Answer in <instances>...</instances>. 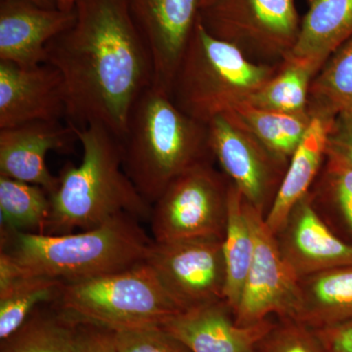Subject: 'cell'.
<instances>
[{"label": "cell", "instance_id": "1", "mask_svg": "<svg viewBox=\"0 0 352 352\" xmlns=\"http://www.w3.org/2000/svg\"><path fill=\"white\" fill-rule=\"evenodd\" d=\"M74 24L51 41L45 63L63 78L68 124H100L120 140L154 85L151 55L129 0H76Z\"/></svg>", "mask_w": 352, "mask_h": 352}, {"label": "cell", "instance_id": "2", "mask_svg": "<svg viewBox=\"0 0 352 352\" xmlns=\"http://www.w3.org/2000/svg\"><path fill=\"white\" fill-rule=\"evenodd\" d=\"M73 127L82 147V159L78 164H65L58 176L43 234L87 230L120 214L149 222L152 205L124 171L120 139L100 124Z\"/></svg>", "mask_w": 352, "mask_h": 352}, {"label": "cell", "instance_id": "3", "mask_svg": "<svg viewBox=\"0 0 352 352\" xmlns=\"http://www.w3.org/2000/svg\"><path fill=\"white\" fill-rule=\"evenodd\" d=\"M153 238L131 214L116 215L80 233L46 235L1 229V250L27 275L65 283L126 270L145 261Z\"/></svg>", "mask_w": 352, "mask_h": 352}, {"label": "cell", "instance_id": "4", "mask_svg": "<svg viewBox=\"0 0 352 352\" xmlns=\"http://www.w3.org/2000/svg\"><path fill=\"white\" fill-rule=\"evenodd\" d=\"M120 142L124 171L150 205L176 177L212 156L207 124L153 85L133 106Z\"/></svg>", "mask_w": 352, "mask_h": 352}, {"label": "cell", "instance_id": "5", "mask_svg": "<svg viewBox=\"0 0 352 352\" xmlns=\"http://www.w3.org/2000/svg\"><path fill=\"white\" fill-rule=\"evenodd\" d=\"M280 66L252 61L237 46L210 34L198 18L170 95L180 110L208 124L247 103Z\"/></svg>", "mask_w": 352, "mask_h": 352}, {"label": "cell", "instance_id": "6", "mask_svg": "<svg viewBox=\"0 0 352 352\" xmlns=\"http://www.w3.org/2000/svg\"><path fill=\"white\" fill-rule=\"evenodd\" d=\"M55 303L76 320L113 331L163 326L183 311L145 261L110 274L65 283Z\"/></svg>", "mask_w": 352, "mask_h": 352}, {"label": "cell", "instance_id": "7", "mask_svg": "<svg viewBox=\"0 0 352 352\" xmlns=\"http://www.w3.org/2000/svg\"><path fill=\"white\" fill-rule=\"evenodd\" d=\"M199 19L215 38L259 64L283 62L302 24L296 0H212L201 7Z\"/></svg>", "mask_w": 352, "mask_h": 352}, {"label": "cell", "instance_id": "8", "mask_svg": "<svg viewBox=\"0 0 352 352\" xmlns=\"http://www.w3.org/2000/svg\"><path fill=\"white\" fill-rule=\"evenodd\" d=\"M229 185L208 160L184 171L152 205L153 240L223 238Z\"/></svg>", "mask_w": 352, "mask_h": 352}, {"label": "cell", "instance_id": "9", "mask_svg": "<svg viewBox=\"0 0 352 352\" xmlns=\"http://www.w3.org/2000/svg\"><path fill=\"white\" fill-rule=\"evenodd\" d=\"M145 261L183 311L226 300L223 238L153 240Z\"/></svg>", "mask_w": 352, "mask_h": 352}, {"label": "cell", "instance_id": "10", "mask_svg": "<svg viewBox=\"0 0 352 352\" xmlns=\"http://www.w3.org/2000/svg\"><path fill=\"white\" fill-rule=\"evenodd\" d=\"M245 208L254 235V252L239 305L233 314L236 324L254 325L272 314L295 320L300 303L298 278L282 256L263 212L245 200Z\"/></svg>", "mask_w": 352, "mask_h": 352}, {"label": "cell", "instance_id": "11", "mask_svg": "<svg viewBox=\"0 0 352 352\" xmlns=\"http://www.w3.org/2000/svg\"><path fill=\"white\" fill-rule=\"evenodd\" d=\"M207 126L212 156L245 200L264 214L272 205L289 164L273 156L228 113L214 118Z\"/></svg>", "mask_w": 352, "mask_h": 352}, {"label": "cell", "instance_id": "12", "mask_svg": "<svg viewBox=\"0 0 352 352\" xmlns=\"http://www.w3.org/2000/svg\"><path fill=\"white\" fill-rule=\"evenodd\" d=\"M201 0H129L134 21L151 55L154 85L171 83L199 18Z\"/></svg>", "mask_w": 352, "mask_h": 352}, {"label": "cell", "instance_id": "13", "mask_svg": "<svg viewBox=\"0 0 352 352\" xmlns=\"http://www.w3.org/2000/svg\"><path fill=\"white\" fill-rule=\"evenodd\" d=\"M66 115L64 80L55 67L0 61V129L61 122Z\"/></svg>", "mask_w": 352, "mask_h": 352}, {"label": "cell", "instance_id": "14", "mask_svg": "<svg viewBox=\"0 0 352 352\" xmlns=\"http://www.w3.org/2000/svg\"><path fill=\"white\" fill-rule=\"evenodd\" d=\"M278 247L298 278L352 265V245L339 239L317 214L308 193L275 234Z\"/></svg>", "mask_w": 352, "mask_h": 352}, {"label": "cell", "instance_id": "15", "mask_svg": "<svg viewBox=\"0 0 352 352\" xmlns=\"http://www.w3.org/2000/svg\"><path fill=\"white\" fill-rule=\"evenodd\" d=\"M74 141H78L75 129L61 122L0 129V175L38 185L50 196L59 179L48 168L46 156L51 151H68Z\"/></svg>", "mask_w": 352, "mask_h": 352}, {"label": "cell", "instance_id": "16", "mask_svg": "<svg viewBox=\"0 0 352 352\" xmlns=\"http://www.w3.org/2000/svg\"><path fill=\"white\" fill-rule=\"evenodd\" d=\"M75 20V10L43 8L27 0H1L0 61L25 67L45 63L48 44Z\"/></svg>", "mask_w": 352, "mask_h": 352}, {"label": "cell", "instance_id": "17", "mask_svg": "<svg viewBox=\"0 0 352 352\" xmlns=\"http://www.w3.org/2000/svg\"><path fill=\"white\" fill-rule=\"evenodd\" d=\"M192 352H256L274 325L236 324L226 300L180 312L163 326Z\"/></svg>", "mask_w": 352, "mask_h": 352}, {"label": "cell", "instance_id": "18", "mask_svg": "<svg viewBox=\"0 0 352 352\" xmlns=\"http://www.w3.org/2000/svg\"><path fill=\"white\" fill-rule=\"evenodd\" d=\"M333 120L324 116L312 117L305 138L289 160L276 196L264 217L266 226L274 235L296 204L309 193L310 186L326 160L328 132Z\"/></svg>", "mask_w": 352, "mask_h": 352}, {"label": "cell", "instance_id": "19", "mask_svg": "<svg viewBox=\"0 0 352 352\" xmlns=\"http://www.w3.org/2000/svg\"><path fill=\"white\" fill-rule=\"evenodd\" d=\"M307 1L298 41L285 60H305L322 68L328 58L352 38V0Z\"/></svg>", "mask_w": 352, "mask_h": 352}, {"label": "cell", "instance_id": "20", "mask_svg": "<svg viewBox=\"0 0 352 352\" xmlns=\"http://www.w3.org/2000/svg\"><path fill=\"white\" fill-rule=\"evenodd\" d=\"M296 321L320 329L352 318V265L298 278Z\"/></svg>", "mask_w": 352, "mask_h": 352}, {"label": "cell", "instance_id": "21", "mask_svg": "<svg viewBox=\"0 0 352 352\" xmlns=\"http://www.w3.org/2000/svg\"><path fill=\"white\" fill-rule=\"evenodd\" d=\"M254 252V235L245 212V198L230 182L223 252L226 267V302L233 314L239 305Z\"/></svg>", "mask_w": 352, "mask_h": 352}, {"label": "cell", "instance_id": "22", "mask_svg": "<svg viewBox=\"0 0 352 352\" xmlns=\"http://www.w3.org/2000/svg\"><path fill=\"white\" fill-rule=\"evenodd\" d=\"M278 160L289 164L311 124L310 113H286L241 104L227 113Z\"/></svg>", "mask_w": 352, "mask_h": 352}, {"label": "cell", "instance_id": "23", "mask_svg": "<svg viewBox=\"0 0 352 352\" xmlns=\"http://www.w3.org/2000/svg\"><path fill=\"white\" fill-rule=\"evenodd\" d=\"M76 325V319L56 303H45L15 333L0 340V352H74Z\"/></svg>", "mask_w": 352, "mask_h": 352}, {"label": "cell", "instance_id": "24", "mask_svg": "<svg viewBox=\"0 0 352 352\" xmlns=\"http://www.w3.org/2000/svg\"><path fill=\"white\" fill-rule=\"evenodd\" d=\"M320 69L318 65L305 60H284L276 75L245 104L273 112L307 113L310 85Z\"/></svg>", "mask_w": 352, "mask_h": 352}, {"label": "cell", "instance_id": "25", "mask_svg": "<svg viewBox=\"0 0 352 352\" xmlns=\"http://www.w3.org/2000/svg\"><path fill=\"white\" fill-rule=\"evenodd\" d=\"M352 111V38L328 58L312 80L308 98L311 117L335 118Z\"/></svg>", "mask_w": 352, "mask_h": 352}, {"label": "cell", "instance_id": "26", "mask_svg": "<svg viewBox=\"0 0 352 352\" xmlns=\"http://www.w3.org/2000/svg\"><path fill=\"white\" fill-rule=\"evenodd\" d=\"M50 210V194L43 187L0 175L1 229L43 234Z\"/></svg>", "mask_w": 352, "mask_h": 352}, {"label": "cell", "instance_id": "27", "mask_svg": "<svg viewBox=\"0 0 352 352\" xmlns=\"http://www.w3.org/2000/svg\"><path fill=\"white\" fill-rule=\"evenodd\" d=\"M64 284L55 278L25 274L0 289V340L15 333L36 308L56 302Z\"/></svg>", "mask_w": 352, "mask_h": 352}, {"label": "cell", "instance_id": "28", "mask_svg": "<svg viewBox=\"0 0 352 352\" xmlns=\"http://www.w3.org/2000/svg\"><path fill=\"white\" fill-rule=\"evenodd\" d=\"M115 339L120 352H192L161 326L115 331Z\"/></svg>", "mask_w": 352, "mask_h": 352}, {"label": "cell", "instance_id": "29", "mask_svg": "<svg viewBox=\"0 0 352 352\" xmlns=\"http://www.w3.org/2000/svg\"><path fill=\"white\" fill-rule=\"evenodd\" d=\"M263 352H326L314 329L293 319H285L264 339Z\"/></svg>", "mask_w": 352, "mask_h": 352}, {"label": "cell", "instance_id": "30", "mask_svg": "<svg viewBox=\"0 0 352 352\" xmlns=\"http://www.w3.org/2000/svg\"><path fill=\"white\" fill-rule=\"evenodd\" d=\"M321 190L339 210L352 232V168L326 157Z\"/></svg>", "mask_w": 352, "mask_h": 352}, {"label": "cell", "instance_id": "31", "mask_svg": "<svg viewBox=\"0 0 352 352\" xmlns=\"http://www.w3.org/2000/svg\"><path fill=\"white\" fill-rule=\"evenodd\" d=\"M326 157L352 168V111L333 118L328 132Z\"/></svg>", "mask_w": 352, "mask_h": 352}, {"label": "cell", "instance_id": "32", "mask_svg": "<svg viewBox=\"0 0 352 352\" xmlns=\"http://www.w3.org/2000/svg\"><path fill=\"white\" fill-rule=\"evenodd\" d=\"M74 352H120L116 344L115 331L76 320Z\"/></svg>", "mask_w": 352, "mask_h": 352}, {"label": "cell", "instance_id": "33", "mask_svg": "<svg viewBox=\"0 0 352 352\" xmlns=\"http://www.w3.org/2000/svg\"><path fill=\"white\" fill-rule=\"evenodd\" d=\"M314 331L326 352H352V318Z\"/></svg>", "mask_w": 352, "mask_h": 352}, {"label": "cell", "instance_id": "34", "mask_svg": "<svg viewBox=\"0 0 352 352\" xmlns=\"http://www.w3.org/2000/svg\"><path fill=\"white\" fill-rule=\"evenodd\" d=\"M27 1L32 2V3L36 4V6L43 7V8H58V0H27Z\"/></svg>", "mask_w": 352, "mask_h": 352}, {"label": "cell", "instance_id": "35", "mask_svg": "<svg viewBox=\"0 0 352 352\" xmlns=\"http://www.w3.org/2000/svg\"><path fill=\"white\" fill-rule=\"evenodd\" d=\"M76 0H58V8L64 11L74 10Z\"/></svg>", "mask_w": 352, "mask_h": 352}, {"label": "cell", "instance_id": "36", "mask_svg": "<svg viewBox=\"0 0 352 352\" xmlns=\"http://www.w3.org/2000/svg\"><path fill=\"white\" fill-rule=\"evenodd\" d=\"M212 0H201V7L208 6V4L210 3V2H212Z\"/></svg>", "mask_w": 352, "mask_h": 352}]
</instances>
